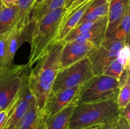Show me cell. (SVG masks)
Here are the masks:
<instances>
[{
	"mask_svg": "<svg viewBox=\"0 0 130 129\" xmlns=\"http://www.w3.org/2000/svg\"><path fill=\"white\" fill-rule=\"evenodd\" d=\"M63 44L62 40H55L38 59L29 75L28 86L35 99L37 108L42 113L59 70Z\"/></svg>",
	"mask_w": 130,
	"mask_h": 129,
	"instance_id": "cell-1",
	"label": "cell"
},
{
	"mask_svg": "<svg viewBox=\"0 0 130 129\" xmlns=\"http://www.w3.org/2000/svg\"><path fill=\"white\" fill-rule=\"evenodd\" d=\"M120 110L116 99L76 105L71 116L69 129H86L116 122Z\"/></svg>",
	"mask_w": 130,
	"mask_h": 129,
	"instance_id": "cell-2",
	"label": "cell"
},
{
	"mask_svg": "<svg viewBox=\"0 0 130 129\" xmlns=\"http://www.w3.org/2000/svg\"><path fill=\"white\" fill-rule=\"evenodd\" d=\"M67 10L64 7L52 10L36 22L32 36L28 64L32 67L47 49L57 40L63 16Z\"/></svg>",
	"mask_w": 130,
	"mask_h": 129,
	"instance_id": "cell-3",
	"label": "cell"
},
{
	"mask_svg": "<svg viewBox=\"0 0 130 129\" xmlns=\"http://www.w3.org/2000/svg\"><path fill=\"white\" fill-rule=\"evenodd\" d=\"M32 67L28 63L0 70V111L16 102L26 85Z\"/></svg>",
	"mask_w": 130,
	"mask_h": 129,
	"instance_id": "cell-4",
	"label": "cell"
},
{
	"mask_svg": "<svg viewBox=\"0 0 130 129\" xmlns=\"http://www.w3.org/2000/svg\"><path fill=\"white\" fill-rule=\"evenodd\" d=\"M120 90L119 82L116 78L104 75H94L81 85L76 99V105L117 99Z\"/></svg>",
	"mask_w": 130,
	"mask_h": 129,
	"instance_id": "cell-5",
	"label": "cell"
},
{
	"mask_svg": "<svg viewBox=\"0 0 130 129\" xmlns=\"http://www.w3.org/2000/svg\"><path fill=\"white\" fill-rule=\"evenodd\" d=\"M94 76L91 64L86 57L79 61L60 69L56 76L51 92L82 85Z\"/></svg>",
	"mask_w": 130,
	"mask_h": 129,
	"instance_id": "cell-6",
	"label": "cell"
},
{
	"mask_svg": "<svg viewBox=\"0 0 130 129\" xmlns=\"http://www.w3.org/2000/svg\"><path fill=\"white\" fill-rule=\"evenodd\" d=\"M125 44L114 37L105 38L88 57L94 75L102 74L108 66L116 59L119 51Z\"/></svg>",
	"mask_w": 130,
	"mask_h": 129,
	"instance_id": "cell-7",
	"label": "cell"
},
{
	"mask_svg": "<svg viewBox=\"0 0 130 129\" xmlns=\"http://www.w3.org/2000/svg\"><path fill=\"white\" fill-rule=\"evenodd\" d=\"M34 18L19 29L13 27L9 32L7 38V66H11L17 49L26 42H30L33 32L36 24Z\"/></svg>",
	"mask_w": 130,
	"mask_h": 129,
	"instance_id": "cell-8",
	"label": "cell"
},
{
	"mask_svg": "<svg viewBox=\"0 0 130 129\" xmlns=\"http://www.w3.org/2000/svg\"><path fill=\"white\" fill-rule=\"evenodd\" d=\"M96 48L93 44L85 42L72 40L65 42L61 51L59 70L88 57Z\"/></svg>",
	"mask_w": 130,
	"mask_h": 129,
	"instance_id": "cell-9",
	"label": "cell"
},
{
	"mask_svg": "<svg viewBox=\"0 0 130 129\" xmlns=\"http://www.w3.org/2000/svg\"><path fill=\"white\" fill-rule=\"evenodd\" d=\"M80 87L81 85H79L61 89L56 92H50L43 111L44 116L53 115L72 102H76Z\"/></svg>",
	"mask_w": 130,
	"mask_h": 129,
	"instance_id": "cell-10",
	"label": "cell"
},
{
	"mask_svg": "<svg viewBox=\"0 0 130 129\" xmlns=\"http://www.w3.org/2000/svg\"><path fill=\"white\" fill-rule=\"evenodd\" d=\"M34 99L28 84L26 85L22 91L18 101L10 108L2 129H15L27 111Z\"/></svg>",
	"mask_w": 130,
	"mask_h": 129,
	"instance_id": "cell-11",
	"label": "cell"
},
{
	"mask_svg": "<svg viewBox=\"0 0 130 129\" xmlns=\"http://www.w3.org/2000/svg\"><path fill=\"white\" fill-rule=\"evenodd\" d=\"M93 0H86L72 10H67L60 24L57 40H63L66 35L77 25L83 15Z\"/></svg>",
	"mask_w": 130,
	"mask_h": 129,
	"instance_id": "cell-12",
	"label": "cell"
},
{
	"mask_svg": "<svg viewBox=\"0 0 130 129\" xmlns=\"http://www.w3.org/2000/svg\"><path fill=\"white\" fill-rule=\"evenodd\" d=\"M130 8V0H109L108 21L105 38H110L120 24L127 9Z\"/></svg>",
	"mask_w": 130,
	"mask_h": 129,
	"instance_id": "cell-13",
	"label": "cell"
},
{
	"mask_svg": "<svg viewBox=\"0 0 130 129\" xmlns=\"http://www.w3.org/2000/svg\"><path fill=\"white\" fill-rule=\"evenodd\" d=\"M76 106L75 101L53 115L44 116L43 129H69L70 120Z\"/></svg>",
	"mask_w": 130,
	"mask_h": 129,
	"instance_id": "cell-14",
	"label": "cell"
},
{
	"mask_svg": "<svg viewBox=\"0 0 130 129\" xmlns=\"http://www.w3.org/2000/svg\"><path fill=\"white\" fill-rule=\"evenodd\" d=\"M107 21V16L102 18L93 27L86 32L77 36L72 40L90 43L98 47L105 39Z\"/></svg>",
	"mask_w": 130,
	"mask_h": 129,
	"instance_id": "cell-15",
	"label": "cell"
},
{
	"mask_svg": "<svg viewBox=\"0 0 130 129\" xmlns=\"http://www.w3.org/2000/svg\"><path fill=\"white\" fill-rule=\"evenodd\" d=\"M44 115L38 110L35 99L15 129H43Z\"/></svg>",
	"mask_w": 130,
	"mask_h": 129,
	"instance_id": "cell-16",
	"label": "cell"
},
{
	"mask_svg": "<svg viewBox=\"0 0 130 129\" xmlns=\"http://www.w3.org/2000/svg\"><path fill=\"white\" fill-rule=\"evenodd\" d=\"M109 7V0H93L76 26L87 22L95 21L107 16Z\"/></svg>",
	"mask_w": 130,
	"mask_h": 129,
	"instance_id": "cell-17",
	"label": "cell"
},
{
	"mask_svg": "<svg viewBox=\"0 0 130 129\" xmlns=\"http://www.w3.org/2000/svg\"><path fill=\"white\" fill-rule=\"evenodd\" d=\"M18 13V6L6 7L3 5L0 11V35L10 31L13 27Z\"/></svg>",
	"mask_w": 130,
	"mask_h": 129,
	"instance_id": "cell-18",
	"label": "cell"
},
{
	"mask_svg": "<svg viewBox=\"0 0 130 129\" xmlns=\"http://www.w3.org/2000/svg\"><path fill=\"white\" fill-rule=\"evenodd\" d=\"M34 1L35 0H18V13L14 28L19 29L29 22Z\"/></svg>",
	"mask_w": 130,
	"mask_h": 129,
	"instance_id": "cell-19",
	"label": "cell"
},
{
	"mask_svg": "<svg viewBox=\"0 0 130 129\" xmlns=\"http://www.w3.org/2000/svg\"><path fill=\"white\" fill-rule=\"evenodd\" d=\"M130 8L127 9L125 13L122 17L120 24L114 32L112 37L118 40L124 42L125 44H129L130 30Z\"/></svg>",
	"mask_w": 130,
	"mask_h": 129,
	"instance_id": "cell-20",
	"label": "cell"
},
{
	"mask_svg": "<svg viewBox=\"0 0 130 129\" xmlns=\"http://www.w3.org/2000/svg\"><path fill=\"white\" fill-rule=\"evenodd\" d=\"M65 3L66 0H44L39 8L30 15V18H34L36 21H38L52 10L64 7Z\"/></svg>",
	"mask_w": 130,
	"mask_h": 129,
	"instance_id": "cell-21",
	"label": "cell"
},
{
	"mask_svg": "<svg viewBox=\"0 0 130 129\" xmlns=\"http://www.w3.org/2000/svg\"><path fill=\"white\" fill-rule=\"evenodd\" d=\"M117 103L119 110L125 108L130 101V76L128 77L125 83L120 88L117 97Z\"/></svg>",
	"mask_w": 130,
	"mask_h": 129,
	"instance_id": "cell-22",
	"label": "cell"
},
{
	"mask_svg": "<svg viewBox=\"0 0 130 129\" xmlns=\"http://www.w3.org/2000/svg\"><path fill=\"white\" fill-rule=\"evenodd\" d=\"M9 32L0 35V70L8 67L7 38Z\"/></svg>",
	"mask_w": 130,
	"mask_h": 129,
	"instance_id": "cell-23",
	"label": "cell"
},
{
	"mask_svg": "<svg viewBox=\"0 0 130 129\" xmlns=\"http://www.w3.org/2000/svg\"><path fill=\"white\" fill-rule=\"evenodd\" d=\"M117 59L123 64L124 70L129 72L130 70V49L129 44H126L118 53Z\"/></svg>",
	"mask_w": 130,
	"mask_h": 129,
	"instance_id": "cell-24",
	"label": "cell"
},
{
	"mask_svg": "<svg viewBox=\"0 0 130 129\" xmlns=\"http://www.w3.org/2000/svg\"><path fill=\"white\" fill-rule=\"evenodd\" d=\"M116 129H130V123L128 122L124 118L119 116L116 123Z\"/></svg>",
	"mask_w": 130,
	"mask_h": 129,
	"instance_id": "cell-25",
	"label": "cell"
},
{
	"mask_svg": "<svg viewBox=\"0 0 130 129\" xmlns=\"http://www.w3.org/2000/svg\"><path fill=\"white\" fill-rule=\"evenodd\" d=\"M15 102H14V103L11 106H10V107H8L7 109H6V110H3V111H0V129H2L3 126L4 124H5L6 119H7L8 115V113H9V111H10V108H11L13 106V104L15 103Z\"/></svg>",
	"mask_w": 130,
	"mask_h": 129,
	"instance_id": "cell-26",
	"label": "cell"
},
{
	"mask_svg": "<svg viewBox=\"0 0 130 129\" xmlns=\"http://www.w3.org/2000/svg\"><path fill=\"white\" fill-rule=\"evenodd\" d=\"M120 110V116L124 118L130 123V104L129 103L125 108Z\"/></svg>",
	"mask_w": 130,
	"mask_h": 129,
	"instance_id": "cell-27",
	"label": "cell"
},
{
	"mask_svg": "<svg viewBox=\"0 0 130 129\" xmlns=\"http://www.w3.org/2000/svg\"><path fill=\"white\" fill-rule=\"evenodd\" d=\"M44 1V0H35V1H34V4H33L32 8L31 11H30V15H32V14L34 13L35 12V11H36L38 8H39V7L41 6V4L43 3V1ZM29 18H30V17H29Z\"/></svg>",
	"mask_w": 130,
	"mask_h": 129,
	"instance_id": "cell-28",
	"label": "cell"
},
{
	"mask_svg": "<svg viewBox=\"0 0 130 129\" xmlns=\"http://www.w3.org/2000/svg\"><path fill=\"white\" fill-rule=\"evenodd\" d=\"M3 3V5L6 7L17 5L18 0H1Z\"/></svg>",
	"mask_w": 130,
	"mask_h": 129,
	"instance_id": "cell-29",
	"label": "cell"
},
{
	"mask_svg": "<svg viewBox=\"0 0 130 129\" xmlns=\"http://www.w3.org/2000/svg\"><path fill=\"white\" fill-rule=\"evenodd\" d=\"M85 1H86V0H74V3H72V5H71V7H70L67 10H73V9L76 8L79 5H80L81 3L85 2Z\"/></svg>",
	"mask_w": 130,
	"mask_h": 129,
	"instance_id": "cell-30",
	"label": "cell"
},
{
	"mask_svg": "<svg viewBox=\"0 0 130 129\" xmlns=\"http://www.w3.org/2000/svg\"><path fill=\"white\" fill-rule=\"evenodd\" d=\"M116 122L108 124V125H104L103 126V129H116Z\"/></svg>",
	"mask_w": 130,
	"mask_h": 129,
	"instance_id": "cell-31",
	"label": "cell"
},
{
	"mask_svg": "<svg viewBox=\"0 0 130 129\" xmlns=\"http://www.w3.org/2000/svg\"><path fill=\"white\" fill-rule=\"evenodd\" d=\"M74 1V0H66V3H65V5H64L65 8L68 10V9L71 7V5H72Z\"/></svg>",
	"mask_w": 130,
	"mask_h": 129,
	"instance_id": "cell-32",
	"label": "cell"
},
{
	"mask_svg": "<svg viewBox=\"0 0 130 129\" xmlns=\"http://www.w3.org/2000/svg\"><path fill=\"white\" fill-rule=\"evenodd\" d=\"M104 125H102V126H91V127H90V128H88L86 129H103V126H104Z\"/></svg>",
	"mask_w": 130,
	"mask_h": 129,
	"instance_id": "cell-33",
	"label": "cell"
},
{
	"mask_svg": "<svg viewBox=\"0 0 130 129\" xmlns=\"http://www.w3.org/2000/svg\"><path fill=\"white\" fill-rule=\"evenodd\" d=\"M2 7H3V3L2 1H1V0H0V11H1Z\"/></svg>",
	"mask_w": 130,
	"mask_h": 129,
	"instance_id": "cell-34",
	"label": "cell"
}]
</instances>
